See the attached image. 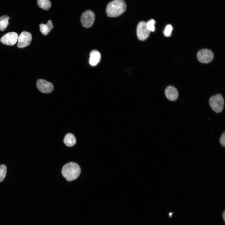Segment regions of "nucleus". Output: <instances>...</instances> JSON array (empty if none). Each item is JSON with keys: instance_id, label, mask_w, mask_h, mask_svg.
Wrapping results in <instances>:
<instances>
[{"instance_id": "1", "label": "nucleus", "mask_w": 225, "mask_h": 225, "mask_svg": "<svg viewBox=\"0 0 225 225\" xmlns=\"http://www.w3.org/2000/svg\"><path fill=\"white\" fill-rule=\"evenodd\" d=\"M126 8V4L124 0H114L108 5L106 12L109 17H116L123 13Z\"/></svg>"}, {"instance_id": "2", "label": "nucleus", "mask_w": 225, "mask_h": 225, "mask_svg": "<svg viewBox=\"0 0 225 225\" xmlns=\"http://www.w3.org/2000/svg\"><path fill=\"white\" fill-rule=\"evenodd\" d=\"M80 172L79 166L75 162H71L63 166L62 173L66 180L71 181L76 179L79 177Z\"/></svg>"}, {"instance_id": "3", "label": "nucleus", "mask_w": 225, "mask_h": 225, "mask_svg": "<svg viewBox=\"0 0 225 225\" xmlns=\"http://www.w3.org/2000/svg\"><path fill=\"white\" fill-rule=\"evenodd\" d=\"M209 104L212 109L215 112H220L224 108V99L222 95L217 94L210 98Z\"/></svg>"}, {"instance_id": "4", "label": "nucleus", "mask_w": 225, "mask_h": 225, "mask_svg": "<svg viewBox=\"0 0 225 225\" xmlns=\"http://www.w3.org/2000/svg\"><path fill=\"white\" fill-rule=\"evenodd\" d=\"M95 20V14L91 10L84 12L82 14L81 22L82 25L85 28L91 27L93 24Z\"/></svg>"}, {"instance_id": "5", "label": "nucleus", "mask_w": 225, "mask_h": 225, "mask_svg": "<svg viewBox=\"0 0 225 225\" xmlns=\"http://www.w3.org/2000/svg\"><path fill=\"white\" fill-rule=\"evenodd\" d=\"M198 60L203 63H208L211 61L213 58L214 54L210 50L203 49L200 50L197 55Z\"/></svg>"}, {"instance_id": "6", "label": "nucleus", "mask_w": 225, "mask_h": 225, "mask_svg": "<svg viewBox=\"0 0 225 225\" xmlns=\"http://www.w3.org/2000/svg\"><path fill=\"white\" fill-rule=\"evenodd\" d=\"M32 39V36L30 32L23 31L18 37L17 47L23 48L28 46L30 44Z\"/></svg>"}, {"instance_id": "7", "label": "nucleus", "mask_w": 225, "mask_h": 225, "mask_svg": "<svg viewBox=\"0 0 225 225\" xmlns=\"http://www.w3.org/2000/svg\"><path fill=\"white\" fill-rule=\"evenodd\" d=\"M36 86L40 92L44 93H50L54 89V86L51 83L42 79L37 80Z\"/></svg>"}, {"instance_id": "8", "label": "nucleus", "mask_w": 225, "mask_h": 225, "mask_svg": "<svg viewBox=\"0 0 225 225\" xmlns=\"http://www.w3.org/2000/svg\"><path fill=\"white\" fill-rule=\"evenodd\" d=\"M150 32L146 26V22L141 21L138 24L137 28V35L138 38L141 40L146 39L149 36Z\"/></svg>"}, {"instance_id": "9", "label": "nucleus", "mask_w": 225, "mask_h": 225, "mask_svg": "<svg viewBox=\"0 0 225 225\" xmlns=\"http://www.w3.org/2000/svg\"><path fill=\"white\" fill-rule=\"evenodd\" d=\"M18 38V34L14 32H11L4 35L0 39V41L2 43L12 46L15 44Z\"/></svg>"}, {"instance_id": "10", "label": "nucleus", "mask_w": 225, "mask_h": 225, "mask_svg": "<svg viewBox=\"0 0 225 225\" xmlns=\"http://www.w3.org/2000/svg\"><path fill=\"white\" fill-rule=\"evenodd\" d=\"M165 94L166 97L169 100L174 101L178 97V92L177 89L172 86H168L165 89Z\"/></svg>"}, {"instance_id": "11", "label": "nucleus", "mask_w": 225, "mask_h": 225, "mask_svg": "<svg viewBox=\"0 0 225 225\" xmlns=\"http://www.w3.org/2000/svg\"><path fill=\"white\" fill-rule=\"evenodd\" d=\"M101 59V55L98 51L94 50L90 53L89 63L92 66L96 65L100 62Z\"/></svg>"}, {"instance_id": "12", "label": "nucleus", "mask_w": 225, "mask_h": 225, "mask_svg": "<svg viewBox=\"0 0 225 225\" xmlns=\"http://www.w3.org/2000/svg\"><path fill=\"white\" fill-rule=\"evenodd\" d=\"M40 30L44 35H47L53 29V26L52 21L49 20L46 24H41L39 25Z\"/></svg>"}, {"instance_id": "13", "label": "nucleus", "mask_w": 225, "mask_h": 225, "mask_svg": "<svg viewBox=\"0 0 225 225\" xmlns=\"http://www.w3.org/2000/svg\"><path fill=\"white\" fill-rule=\"evenodd\" d=\"M64 142L66 145L72 147L76 143V140L74 136L72 133H68L65 137Z\"/></svg>"}, {"instance_id": "14", "label": "nucleus", "mask_w": 225, "mask_h": 225, "mask_svg": "<svg viewBox=\"0 0 225 225\" xmlns=\"http://www.w3.org/2000/svg\"><path fill=\"white\" fill-rule=\"evenodd\" d=\"M10 19L9 16L4 15L0 17V30L4 31L9 24L8 20Z\"/></svg>"}, {"instance_id": "15", "label": "nucleus", "mask_w": 225, "mask_h": 225, "mask_svg": "<svg viewBox=\"0 0 225 225\" xmlns=\"http://www.w3.org/2000/svg\"><path fill=\"white\" fill-rule=\"evenodd\" d=\"M37 4L40 8L46 10L49 9L51 5L49 0H37Z\"/></svg>"}, {"instance_id": "16", "label": "nucleus", "mask_w": 225, "mask_h": 225, "mask_svg": "<svg viewBox=\"0 0 225 225\" xmlns=\"http://www.w3.org/2000/svg\"><path fill=\"white\" fill-rule=\"evenodd\" d=\"M6 172V166L4 165H0V182H2L4 179Z\"/></svg>"}, {"instance_id": "17", "label": "nucleus", "mask_w": 225, "mask_h": 225, "mask_svg": "<svg viewBox=\"0 0 225 225\" xmlns=\"http://www.w3.org/2000/svg\"><path fill=\"white\" fill-rule=\"evenodd\" d=\"M155 22L153 19H151L146 22V26L148 30L150 32H154L155 30L154 26Z\"/></svg>"}, {"instance_id": "18", "label": "nucleus", "mask_w": 225, "mask_h": 225, "mask_svg": "<svg viewBox=\"0 0 225 225\" xmlns=\"http://www.w3.org/2000/svg\"><path fill=\"white\" fill-rule=\"evenodd\" d=\"M173 27L171 25H167L163 31L164 35L166 37H168L171 35Z\"/></svg>"}, {"instance_id": "19", "label": "nucleus", "mask_w": 225, "mask_h": 225, "mask_svg": "<svg viewBox=\"0 0 225 225\" xmlns=\"http://www.w3.org/2000/svg\"><path fill=\"white\" fill-rule=\"evenodd\" d=\"M220 142L222 146L225 147V132L223 133L221 135L220 139Z\"/></svg>"}, {"instance_id": "20", "label": "nucleus", "mask_w": 225, "mask_h": 225, "mask_svg": "<svg viewBox=\"0 0 225 225\" xmlns=\"http://www.w3.org/2000/svg\"><path fill=\"white\" fill-rule=\"evenodd\" d=\"M223 217L224 221H225V212L224 211L223 214Z\"/></svg>"}, {"instance_id": "21", "label": "nucleus", "mask_w": 225, "mask_h": 225, "mask_svg": "<svg viewBox=\"0 0 225 225\" xmlns=\"http://www.w3.org/2000/svg\"><path fill=\"white\" fill-rule=\"evenodd\" d=\"M172 214H173V213H172V212H170V213H169V217H171H171L172 216Z\"/></svg>"}]
</instances>
